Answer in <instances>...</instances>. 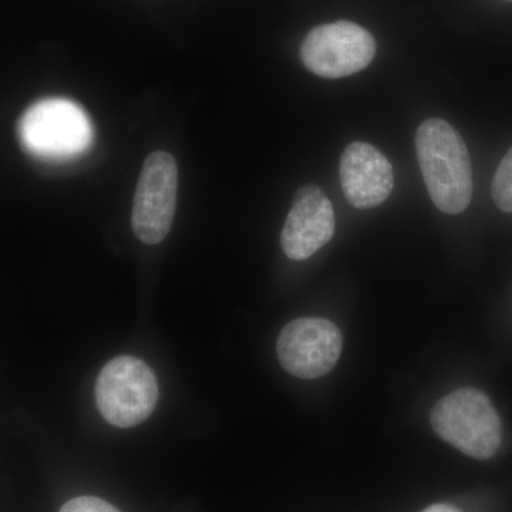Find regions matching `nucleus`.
I'll list each match as a JSON object with an SVG mask.
<instances>
[{"label": "nucleus", "mask_w": 512, "mask_h": 512, "mask_svg": "<svg viewBox=\"0 0 512 512\" xmlns=\"http://www.w3.org/2000/svg\"><path fill=\"white\" fill-rule=\"evenodd\" d=\"M416 150L434 205L448 215L466 211L473 198V167L460 134L447 121L426 120L417 130Z\"/></svg>", "instance_id": "nucleus-1"}, {"label": "nucleus", "mask_w": 512, "mask_h": 512, "mask_svg": "<svg viewBox=\"0 0 512 512\" xmlns=\"http://www.w3.org/2000/svg\"><path fill=\"white\" fill-rule=\"evenodd\" d=\"M430 423L437 436L468 457L488 460L501 444V421L477 389H458L436 403Z\"/></svg>", "instance_id": "nucleus-2"}, {"label": "nucleus", "mask_w": 512, "mask_h": 512, "mask_svg": "<svg viewBox=\"0 0 512 512\" xmlns=\"http://www.w3.org/2000/svg\"><path fill=\"white\" fill-rule=\"evenodd\" d=\"M18 131L23 147L45 160L80 156L93 140V127L86 111L66 99L37 101L23 114Z\"/></svg>", "instance_id": "nucleus-3"}, {"label": "nucleus", "mask_w": 512, "mask_h": 512, "mask_svg": "<svg viewBox=\"0 0 512 512\" xmlns=\"http://www.w3.org/2000/svg\"><path fill=\"white\" fill-rule=\"evenodd\" d=\"M157 400V377L137 357H116L103 367L97 379L96 402L101 416L120 429L146 421Z\"/></svg>", "instance_id": "nucleus-4"}, {"label": "nucleus", "mask_w": 512, "mask_h": 512, "mask_svg": "<svg viewBox=\"0 0 512 512\" xmlns=\"http://www.w3.org/2000/svg\"><path fill=\"white\" fill-rule=\"evenodd\" d=\"M375 55L373 36L362 26L345 20L312 29L301 47L306 69L325 79H342L360 72Z\"/></svg>", "instance_id": "nucleus-5"}, {"label": "nucleus", "mask_w": 512, "mask_h": 512, "mask_svg": "<svg viewBox=\"0 0 512 512\" xmlns=\"http://www.w3.org/2000/svg\"><path fill=\"white\" fill-rule=\"evenodd\" d=\"M178 168L174 157L154 151L141 170L134 195V234L148 245L160 244L173 225L177 207Z\"/></svg>", "instance_id": "nucleus-6"}, {"label": "nucleus", "mask_w": 512, "mask_h": 512, "mask_svg": "<svg viewBox=\"0 0 512 512\" xmlns=\"http://www.w3.org/2000/svg\"><path fill=\"white\" fill-rule=\"evenodd\" d=\"M343 339L338 326L322 318L293 320L278 338V359L292 376L318 379L338 363Z\"/></svg>", "instance_id": "nucleus-7"}, {"label": "nucleus", "mask_w": 512, "mask_h": 512, "mask_svg": "<svg viewBox=\"0 0 512 512\" xmlns=\"http://www.w3.org/2000/svg\"><path fill=\"white\" fill-rule=\"evenodd\" d=\"M332 202L318 185L308 184L296 194L282 231V248L293 261H305L325 247L335 234Z\"/></svg>", "instance_id": "nucleus-8"}, {"label": "nucleus", "mask_w": 512, "mask_h": 512, "mask_svg": "<svg viewBox=\"0 0 512 512\" xmlns=\"http://www.w3.org/2000/svg\"><path fill=\"white\" fill-rule=\"evenodd\" d=\"M339 173L346 200L359 210L375 208L392 194V164L370 144H349L340 158Z\"/></svg>", "instance_id": "nucleus-9"}, {"label": "nucleus", "mask_w": 512, "mask_h": 512, "mask_svg": "<svg viewBox=\"0 0 512 512\" xmlns=\"http://www.w3.org/2000/svg\"><path fill=\"white\" fill-rule=\"evenodd\" d=\"M491 194L501 211L512 212V147L498 165Z\"/></svg>", "instance_id": "nucleus-10"}, {"label": "nucleus", "mask_w": 512, "mask_h": 512, "mask_svg": "<svg viewBox=\"0 0 512 512\" xmlns=\"http://www.w3.org/2000/svg\"><path fill=\"white\" fill-rule=\"evenodd\" d=\"M60 512H120L113 505L96 497H79L67 501Z\"/></svg>", "instance_id": "nucleus-11"}, {"label": "nucleus", "mask_w": 512, "mask_h": 512, "mask_svg": "<svg viewBox=\"0 0 512 512\" xmlns=\"http://www.w3.org/2000/svg\"><path fill=\"white\" fill-rule=\"evenodd\" d=\"M423 512H460L457 508L451 507V505L447 504H434L431 507L427 508Z\"/></svg>", "instance_id": "nucleus-12"}]
</instances>
